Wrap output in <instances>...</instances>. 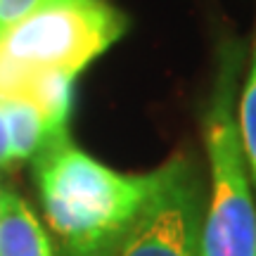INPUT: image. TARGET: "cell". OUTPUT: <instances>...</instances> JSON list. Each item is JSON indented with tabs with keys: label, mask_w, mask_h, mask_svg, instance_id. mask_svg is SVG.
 <instances>
[{
	"label": "cell",
	"mask_w": 256,
	"mask_h": 256,
	"mask_svg": "<svg viewBox=\"0 0 256 256\" xmlns=\"http://www.w3.org/2000/svg\"><path fill=\"white\" fill-rule=\"evenodd\" d=\"M43 214L64 256H112L159 180L152 174H119L74 145L50 140L34 156Z\"/></svg>",
	"instance_id": "obj_1"
},
{
	"label": "cell",
	"mask_w": 256,
	"mask_h": 256,
	"mask_svg": "<svg viewBox=\"0 0 256 256\" xmlns=\"http://www.w3.org/2000/svg\"><path fill=\"white\" fill-rule=\"evenodd\" d=\"M128 26L104 0H50L0 36V100L19 98L36 72L78 74Z\"/></svg>",
	"instance_id": "obj_2"
},
{
	"label": "cell",
	"mask_w": 256,
	"mask_h": 256,
	"mask_svg": "<svg viewBox=\"0 0 256 256\" xmlns=\"http://www.w3.org/2000/svg\"><path fill=\"white\" fill-rule=\"evenodd\" d=\"M240 57H223L204 116L211 194L202 223L200 256H256V204L235 112V74Z\"/></svg>",
	"instance_id": "obj_3"
},
{
	"label": "cell",
	"mask_w": 256,
	"mask_h": 256,
	"mask_svg": "<svg viewBox=\"0 0 256 256\" xmlns=\"http://www.w3.org/2000/svg\"><path fill=\"white\" fill-rule=\"evenodd\" d=\"M206 194L197 164L178 154L159 166L142 214L112 256H200Z\"/></svg>",
	"instance_id": "obj_4"
},
{
	"label": "cell",
	"mask_w": 256,
	"mask_h": 256,
	"mask_svg": "<svg viewBox=\"0 0 256 256\" xmlns=\"http://www.w3.org/2000/svg\"><path fill=\"white\" fill-rule=\"evenodd\" d=\"M0 256H55L36 214L10 190H0Z\"/></svg>",
	"instance_id": "obj_5"
},
{
	"label": "cell",
	"mask_w": 256,
	"mask_h": 256,
	"mask_svg": "<svg viewBox=\"0 0 256 256\" xmlns=\"http://www.w3.org/2000/svg\"><path fill=\"white\" fill-rule=\"evenodd\" d=\"M74 83L76 76L66 72H36L26 78L19 98L28 100L38 110L46 124L48 142L55 138L69 136L66 124L74 107Z\"/></svg>",
	"instance_id": "obj_6"
},
{
	"label": "cell",
	"mask_w": 256,
	"mask_h": 256,
	"mask_svg": "<svg viewBox=\"0 0 256 256\" xmlns=\"http://www.w3.org/2000/svg\"><path fill=\"white\" fill-rule=\"evenodd\" d=\"M0 104L5 112V121H8L10 147H12L14 162L34 159L48 145L46 124L40 119L38 110L24 98L0 100Z\"/></svg>",
	"instance_id": "obj_7"
},
{
	"label": "cell",
	"mask_w": 256,
	"mask_h": 256,
	"mask_svg": "<svg viewBox=\"0 0 256 256\" xmlns=\"http://www.w3.org/2000/svg\"><path fill=\"white\" fill-rule=\"evenodd\" d=\"M238 130L244 150V159L256 183V40H254V55H252V69H249L247 83L240 95L238 107Z\"/></svg>",
	"instance_id": "obj_8"
},
{
	"label": "cell",
	"mask_w": 256,
	"mask_h": 256,
	"mask_svg": "<svg viewBox=\"0 0 256 256\" xmlns=\"http://www.w3.org/2000/svg\"><path fill=\"white\" fill-rule=\"evenodd\" d=\"M46 2H50V0H0V36L12 24H17L22 17H26L28 12H34Z\"/></svg>",
	"instance_id": "obj_9"
},
{
	"label": "cell",
	"mask_w": 256,
	"mask_h": 256,
	"mask_svg": "<svg viewBox=\"0 0 256 256\" xmlns=\"http://www.w3.org/2000/svg\"><path fill=\"white\" fill-rule=\"evenodd\" d=\"M10 164H14V156H12V147H10L5 112H2V104H0V168H8Z\"/></svg>",
	"instance_id": "obj_10"
}]
</instances>
